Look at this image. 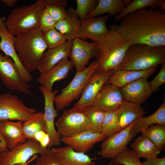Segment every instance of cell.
<instances>
[{
    "instance_id": "cell-1",
    "label": "cell",
    "mask_w": 165,
    "mask_h": 165,
    "mask_svg": "<svg viewBox=\"0 0 165 165\" xmlns=\"http://www.w3.org/2000/svg\"><path fill=\"white\" fill-rule=\"evenodd\" d=\"M162 9L145 8L123 17L110 29L123 35L131 44L165 46V13Z\"/></svg>"
},
{
    "instance_id": "cell-2",
    "label": "cell",
    "mask_w": 165,
    "mask_h": 165,
    "mask_svg": "<svg viewBox=\"0 0 165 165\" xmlns=\"http://www.w3.org/2000/svg\"><path fill=\"white\" fill-rule=\"evenodd\" d=\"M96 42L98 46L95 61L98 71L118 69L131 45L124 36L112 29Z\"/></svg>"
},
{
    "instance_id": "cell-3",
    "label": "cell",
    "mask_w": 165,
    "mask_h": 165,
    "mask_svg": "<svg viewBox=\"0 0 165 165\" xmlns=\"http://www.w3.org/2000/svg\"><path fill=\"white\" fill-rule=\"evenodd\" d=\"M15 48L24 68L30 73L36 70L48 46L39 27L18 35L14 37Z\"/></svg>"
},
{
    "instance_id": "cell-4",
    "label": "cell",
    "mask_w": 165,
    "mask_h": 165,
    "mask_svg": "<svg viewBox=\"0 0 165 165\" xmlns=\"http://www.w3.org/2000/svg\"><path fill=\"white\" fill-rule=\"evenodd\" d=\"M165 64V46L131 44L118 69L140 71Z\"/></svg>"
},
{
    "instance_id": "cell-5",
    "label": "cell",
    "mask_w": 165,
    "mask_h": 165,
    "mask_svg": "<svg viewBox=\"0 0 165 165\" xmlns=\"http://www.w3.org/2000/svg\"><path fill=\"white\" fill-rule=\"evenodd\" d=\"M44 8L36 1L31 5L22 6L13 9L5 23L10 34L16 36L39 27L40 16Z\"/></svg>"
},
{
    "instance_id": "cell-6",
    "label": "cell",
    "mask_w": 165,
    "mask_h": 165,
    "mask_svg": "<svg viewBox=\"0 0 165 165\" xmlns=\"http://www.w3.org/2000/svg\"><path fill=\"white\" fill-rule=\"evenodd\" d=\"M97 71V64L94 61L82 71L76 72L70 83L61 90L60 94L54 97V103L57 111L64 109L79 98L90 77Z\"/></svg>"
},
{
    "instance_id": "cell-7",
    "label": "cell",
    "mask_w": 165,
    "mask_h": 165,
    "mask_svg": "<svg viewBox=\"0 0 165 165\" xmlns=\"http://www.w3.org/2000/svg\"><path fill=\"white\" fill-rule=\"evenodd\" d=\"M55 124L61 137H69L90 131L91 127L90 122L83 111L74 108L64 110Z\"/></svg>"
},
{
    "instance_id": "cell-8",
    "label": "cell",
    "mask_w": 165,
    "mask_h": 165,
    "mask_svg": "<svg viewBox=\"0 0 165 165\" xmlns=\"http://www.w3.org/2000/svg\"><path fill=\"white\" fill-rule=\"evenodd\" d=\"M51 152L48 148H43L36 141L27 139L24 143L18 144L11 150L0 152V165H24L32 156Z\"/></svg>"
},
{
    "instance_id": "cell-9",
    "label": "cell",
    "mask_w": 165,
    "mask_h": 165,
    "mask_svg": "<svg viewBox=\"0 0 165 165\" xmlns=\"http://www.w3.org/2000/svg\"><path fill=\"white\" fill-rule=\"evenodd\" d=\"M36 112V109L26 106L16 96L8 93L0 94V122L9 120L23 122Z\"/></svg>"
},
{
    "instance_id": "cell-10",
    "label": "cell",
    "mask_w": 165,
    "mask_h": 165,
    "mask_svg": "<svg viewBox=\"0 0 165 165\" xmlns=\"http://www.w3.org/2000/svg\"><path fill=\"white\" fill-rule=\"evenodd\" d=\"M0 78L8 89L32 95L30 86L22 79L12 58L7 55H3L0 53Z\"/></svg>"
},
{
    "instance_id": "cell-11",
    "label": "cell",
    "mask_w": 165,
    "mask_h": 165,
    "mask_svg": "<svg viewBox=\"0 0 165 165\" xmlns=\"http://www.w3.org/2000/svg\"><path fill=\"white\" fill-rule=\"evenodd\" d=\"M39 90L42 93L44 98V116L47 127L46 133L48 135L50 142L48 148L58 146L61 145V136L55 128L54 120L58 116L57 110L54 107V100L59 90L50 91L41 85Z\"/></svg>"
},
{
    "instance_id": "cell-12",
    "label": "cell",
    "mask_w": 165,
    "mask_h": 165,
    "mask_svg": "<svg viewBox=\"0 0 165 165\" xmlns=\"http://www.w3.org/2000/svg\"><path fill=\"white\" fill-rule=\"evenodd\" d=\"M114 70L96 71L90 77L81 94L73 108H82L93 106L95 97Z\"/></svg>"
},
{
    "instance_id": "cell-13",
    "label": "cell",
    "mask_w": 165,
    "mask_h": 165,
    "mask_svg": "<svg viewBox=\"0 0 165 165\" xmlns=\"http://www.w3.org/2000/svg\"><path fill=\"white\" fill-rule=\"evenodd\" d=\"M134 122L119 133L104 140L101 145V149L98 154L103 158L112 159L126 149L129 143L136 135L130 132Z\"/></svg>"
},
{
    "instance_id": "cell-14",
    "label": "cell",
    "mask_w": 165,
    "mask_h": 165,
    "mask_svg": "<svg viewBox=\"0 0 165 165\" xmlns=\"http://www.w3.org/2000/svg\"><path fill=\"white\" fill-rule=\"evenodd\" d=\"M98 46L97 42H88L78 37L72 40L69 57L77 72L85 69L89 60L95 57Z\"/></svg>"
},
{
    "instance_id": "cell-15",
    "label": "cell",
    "mask_w": 165,
    "mask_h": 165,
    "mask_svg": "<svg viewBox=\"0 0 165 165\" xmlns=\"http://www.w3.org/2000/svg\"><path fill=\"white\" fill-rule=\"evenodd\" d=\"M6 21L5 17H0V50L12 58L19 70L22 79L28 83L32 80V76L24 68L20 61L15 48L14 36L8 31L6 25Z\"/></svg>"
},
{
    "instance_id": "cell-16",
    "label": "cell",
    "mask_w": 165,
    "mask_h": 165,
    "mask_svg": "<svg viewBox=\"0 0 165 165\" xmlns=\"http://www.w3.org/2000/svg\"><path fill=\"white\" fill-rule=\"evenodd\" d=\"M119 88L105 83L96 95L93 106L104 112L116 111L124 100Z\"/></svg>"
},
{
    "instance_id": "cell-17",
    "label": "cell",
    "mask_w": 165,
    "mask_h": 165,
    "mask_svg": "<svg viewBox=\"0 0 165 165\" xmlns=\"http://www.w3.org/2000/svg\"><path fill=\"white\" fill-rule=\"evenodd\" d=\"M109 15L97 17L86 18L81 20V26L78 37L85 41L90 39L95 42L108 32L106 22L110 17Z\"/></svg>"
},
{
    "instance_id": "cell-18",
    "label": "cell",
    "mask_w": 165,
    "mask_h": 165,
    "mask_svg": "<svg viewBox=\"0 0 165 165\" xmlns=\"http://www.w3.org/2000/svg\"><path fill=\"white\" fill-rule=\"evenodd\" d=\"M107 138L101 133L88 130L69 137H61L60 140L64 144L70 146L76 151L86 153L96 143Z\"/></svg>"
},
{
    "instance_id": "cell-19",
    "label": "cell",
    "mask_w": 165,
    "mask_h": 165,
    "mask_svg": "<svg viewBox=\"0 0 165 165\" xmlns=\"http://www.w3.org/2000/svg\"><path fill=\"white\" fill-rule=\"evenodd\" d=\"M121 91L125 100L139 105L147 100L153 93L146 78L128 84L121 88Z\"/></svg>"
},
{
    "instance_id": "cell-20",
    "label": "cell",
    "mask_w": 165,
    "mask_h": 165,
    "mask_svg": "<svg viewBox=\"0 0 165 165\" xmlns=\"http://www.w3.org/2000/svg\"><path fill=\"white\" fill-rule=\"evenodd\" d=\"M72 40H68L58 47L48 48L43 54L38 65L40 75L45 74L65 58L69 57Z\"/></svg>"
},
{
    "instance_id": "cell-21",
    "label": "cell",
    "mask_w": 165,
    "mask_h": 165,
    "mask_svg": "<svg viewBox=\"0 0 165 165\" xmlns=\"http://www.w3.org/2000/svg\"><path fill=\"white\" fill-rule=\"evenodd\" d=\"M60 165H95L94 159L90 158L86 153L75 151L70 146L51 149Z\"/></svg>"
},
{
    "instance_id": "cell-22",
    "label": "cell",
    "mask_w": 165,
    "mask_h": 165,
    "mask_svg": "<svg viewBox=\"0 0 165 165\" xmlns=\"http://www.w3.org/2000/svg\"><path fill=\"white\" fill-rule=\"evenodd\" d=\"M68 58H64L49 72L40 75L38 81L41 86L52 92L55 82L64 80L68 77L69 72L74 67Z\"/></svg>"
},
{
    "instance_id": "cell-23",
    "label": "cell",
    "mask_w": 165,
    "mask_h": 165,
    "mask_svg": "<svg viewBox=\"0 0 165 165\" xmlns=\"http://www.w3.org/2000/svg\"><path fill=\"white\" fill-rule=\"evenodd\" d=\"M157 68V67H155L140 71L118 69L114 70L105 83H110L119 88H122L138 79L148 78L156 71Z\"/></svg>"
},
{
    "instance_id": "cell-24",
    "label": "cell",
    "mask_w": 165,
    "mask_h": 165,
    "mask_svg": "<svg viewBox=\"0 0 165 165\" xmlns=\"http://www.w3.org/2000/svg\"><path fill=\"white\" fill-rule=\"evenodd\" d=\"M116 111L121 130L146 113L141 105L125 100Z\"/></svg>"
},
{
    "instance_id": "cell-25",
    "label": "cell",
    "mask_w": 165,
    "mask_h": 165,
    "mask_svg": "<svg viewBox=\"0 0 165 165\" xmlns=\"http://www.w3.org/2000/svg\"><path fill=\"white\" fill-rule=\"evenodd\" d=\"M23 122L9 120L0 122V131L4 137L9 150L19 144L25 143L27 140L24 132Z\"/></svg>"
},
{
    "instance_id": "cell-26",
    "label": "cell",
    "mask_w": 165,
    "mask_h": 165,
    "mask_svg": "<svg viewBox=\"0 0 165 165\" xmlns=\"http://www.w3.org/2000/svg\"><path fill=\"white\" fill-rule=\"evenodd\" d=\"M81 24L76 9L69 8L66 16L62 20L56 23L55 28L68 40H72L78 37Z\"/></svg>"
},
{
    "instance_id": "cell-27",
    "label": "cell",
    "mask_w": 165,
    "mask_h": 165,
    "mask_svg": "<svg viewBox=\"0 0 165 165\" xmlns=\"http://www.w3.org/2000/svg\"><path fill=\"white\" fill-rule=\"evenodd\" d=\"M152 124L165 126V97L159 108L153 113L146 117H141L134 121L130 132L136 135Z\"/></svg>"
},
{
    "instance_id": "cell-28",
    "label": "cell",
    "mask_w": 165,
    "mask_h": 165,
    "mask_svg": "<svg viewBox=\"0 0 165 165\" xmlns=\"http://www.w3.org/2000/svg\"><path fill=\"white\" fill-rule=\"evenodd\" d=\"M131 0H99L95 8L86 18H94L101 14L108 13L110 16L118 15L128 5Z\"/></svg>"
},
{
    "instance_id": "cell-29",
    "label": "cell",
    "mask_w": 165,
    "mask_h": 165,
    "mask_svg": "<svg viewBox=\"0 0 165 165\" xmlns=\"http://www.w3.org/2000/svg\"><path fill=\"white\" fill-rule=\"evenodd\" d=\"M132 150L139 159H149L157 157L160 151L146 137L140 135L132 143Z\"/></svg>"
},
{
    "instance_id": "cell-30",
    "label": "cell",
    "mask_w": 165,
    "mask_h": 165,
    "mask_svg": "<svg viewBox=\"0 0 165 165\" xmlns=\"http://www.w3.org/2000/svg\"><path fill=\"white\" fill-rule=\"evenodd\" d=\"M23 128L27 139L34 140V135L38 132L43 131L46 132V125L44 113L38 112L32 114L23 122Z\"/></svg>"
},
{
    "instance_id": "cell-31",
    "label": "cell",
    "mask_w": 165,
    "mask_h": 165,
    "mask_svg": "<svg viewBox=\"0 0 165 165\" xmlns=\"http://www.w3.org/2000/svg\"><path fill=\"white\" fill-rule=\"evenodd\" d=\"M149 7L165 10V1L162 0H134L119 14L115 17L114 22L121 20L126 15L135 11Z\"/></svg>"
},
{
    "instance_id": "cell-32",
    "label": "cell",
    "mask_w": 165,
    "mask_h": 165,
    "mask_svg": "<svg viewBox=\"0 0 165 165\" xmlns=\"http://www.w3.org/2000/svg\"><path fill=\"white\" fill-rule=\"evenodd\" d=\"M141 135L147 137L161 152L165 145V126L154 125L141 131Z\"/></svg>"
},
{
    "instance_id": "cell-33",
    "label": "cell",
    "mask_w": 165,
    "mask_h": 165,
    "mask_svg": "<svg viewBox=\"0 0 165 165\" xmlns=\"http://www.w3.org/2000/svg\"><path fill=\"white\" fill-rule=\"evenodd\" d=\"M121 131L116 111L105 112L101 133L108 137Z\"/></svg>"
},
{
    "instance_id": "cell-34",
    "label": "cell",
    "mask_w": 165,
    "mask_h": 165,
    "mask_svg": "<svg viewBox=\"0 0 165 165\" xmlns=\"http://www.w3.org/2000/svg\"><path fill=\"white\" fill-rule=\"evenodd\" d=\"M79 109L83 111L90 120L91 125L90 131L93 132L101 133L105 112L93 105Z\"/></svg>"
},
{
    "instance_id": "cell-35",
    "label": "cell",
    "mask_w": 165,
    "mask_h": 165,
    "mask_svg": "<svg viewBox=\"0 0 165 165\" xmlns=\"http://www.w3.org/2000/svg\"><path fill=\"white\" fill-rule=\"evenodd\" d=\"M111 162L114 165H144L136 153L128 147L112 159Z\"/></svg>"
},
{
    "instance_id": "cell-36",
    "label": "cell",
    "mask_w": 165,
    "mask_h": 165,
    "mask_svg": "<svg viewBox=\"0 0 165 165\" xmlns=\"http://www.w3.org/2000/svg\"><path fill=\"white\" fill-rule=\"evenodd\" d=\"M42 36L48 48L58 47L66 42L64 36L55 28L42 31Z\"/></svg>"
},
{
    "instance_id": "cell-37",
    "label": "cell",
    "mask_w": 165,
    "mask_h": 165,
    "mask_svg": "<svg viewBox=\"0 0 165 165\" xmlns=\"http://www.w3.org/2000/svg\"><path fill=\"white\" fill-rule=\"evenodd\" d=\"M99 0H76V9L80 20L86 19L87 15L90 13L97 6Z\"/></svg>"
},
{
    "instance_id": "cell-38",
    "label": "cell",
    "mask_w": 165,
    "mask_h": 165,
    "mask_svg": "<svg viewBox=\"0 0 165 165\" xmlns=\"http://www.w3.org/2000/svg\"><path fill=\"white\" fill-rule=\"evenodd\" d=\"M56 22L45 8L42 11L40 16L39 28L42 31H45L54 28Z\"/></svg>"
},
{
    "instance_id": "cell-39",
    "label": "cell",
    "mask_w": 165,
    "mask_h": 165,
    "mask_svg": "<svg viewBox=\"0 0 165 165\" xmlns=\"http://www.w3.org/2000/svg\"><path fill=\"white\" fill-rule=\"evenodd\" d=\"M44 7L56 23L62 20L66 16L67 10L64 7L50 5Z\"/></svg>"
},
{
    "instance_id": "cell-40",
    "label": "cell",
    "mask_w": 165,
    "mask_h": 165,
    "mask_svg": "<svg viewBox=\"0 0 165 165\" xmlns=\"http://www.w3.org/2000/svg\"><path fill=\"white\" fill-rule=\"evenodd\" d=\"M35 163L32 165H60L56 157L52 151L41 155L36 158Z\"/></svg>"
},
{
    "instance_id": "cell-41",
    "label": "cell",
    "mask_w": 165,
    "mask_h": 165,
    "mask_svg": "<svg viewBox=\"0 0 165 165\" xmlns=\"http://www.w3.org/2000/svg\"><path fill=\"white\" fill-rule=\"evenodd\" d=\"M161 65V68L159 73L149 82L153 93L157 91L160 86L165 83V64Z\"/></svg>"
},
{
    "instance_id": "cell-42",
    "label": "cell",
    "mask_w": 165,
    "mask_h": 165,
    "mask_svg": "<svg viewBox=\"0 0 165 165\" xmlns=\"http://www.w3.org/2000/svg\"><path fill=\"white\" fill-rule=\"evenodd\" d=\"M34 140L38 142L43 148H47L50 142V139L46 132L40 131L36 133L34 136Z\"/></svg>"
},
{
    "instance_id": "cell-43",
    "label": "cell",
    "mask_w": 165,
    "mask_h": 165,
    "mask_svg": "<svg viewBox=\"0 0 165 165\" xmlns=\"http://www.w3.org/2000/svg\"><path fill=\"white\" fill-rule=\"evenodd\" d=\"M44 7L47 6H57L65 7L67 5L65 0H37Z\"/></svg>"
},
{
    "instance_id": "cell-44",
    "label": "cell",
    "mask_w": 165,
    "mask_h": 165,
    "mask_svg": "<svg viewBox=\"0 0 165 165\" xmlns=\"http://www.w3.org/2000/svg\"><path fill=\"white\" fill-rule=\"evenodd\" d=\"M142 163L144 165H165V157L161 158L154 157L147 159Z\"/></svg>"
},
{
    "instance_id": "cell-45",
    "label": "cell",
    "mask_w": 165,
    "mask_h": 165,
    "mask_svg": "<svg viewBox=\"0 0 165 165\" xmlns=\"http://www.w3.org/2000/svg\"><path fill=\"white\" fill-rule=\"evenodd\" d=\"M8 149L6 141L4 135L0 131V152Z\"/></svg>"
},
{
    "instance_id": "cell-46",
    "label": "cell",
    "mask_w": 165,
    "mask_h": 165,
    "mask_svg": "<svg viewBox=\"0 0 165 165\" xmlns=\"http://www.w3.org/2000/svg\"><path fill=\"white\" fill-rule=\"evenodd\" d=\"M1 2L8 7H10L14 6L17 0H1Z\"/></svg>"
},
{
    "instance_id": "cell-47",
    "label": "cell",
    "mask_w": 165,
    "mask_h": 165,
    "mask_svg": "<svg viewBox=\"0 0 165 165\" xmlns=\"http://www.w3.org/2000/svg\"><path fill=\"white\" fill-rule=\"evenodd\" d=\"M37 155H34L33 157L31 159V160H29L27 163L24 165H22L20 164H14V165H28V164L29 163L35 159L37 157Z\"/></svg>"
},
{
    "instance_id": "cell-48",
    "label": "cell",
    "mask_w": 165,
    "mask_h": 165,
    "mask_svg": "<svg viewBox=\"0 0 165 165\" xmlns=\"http://www.w3.org/2000/svg\"><path fill=\"white\" fill-rule=\"evenodd\" d=\"M107 165H113L111 162H110Z\"/></svg>"
}]
</instances>
